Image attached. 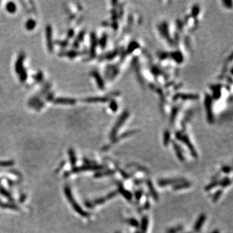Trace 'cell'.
<instances>
[{"label":"cell","instance_id":"cell-14","mask_svg":"<svg viewBox=\"0 0 233 233\" xmlns=\"http://www.w3.org/2000/svg\"><path fill=\"white\" fill-rule=\"evenodd\" d=\"M36 22L34 20L30 19L28 20L27 22L25 23V27L27 30H33L36 27Z\"/></svg>","mask_w":233,"mask_h":233},{"label":"cell","instance_id":"cell-20","mask_svg":"<svg viewBox=\"0 0 233 233\" xmlns=\"http://www.w3.org/2000/svg\"><path fill=\"white\" fill-rule=\"evenodd\" d=\"M19 74H20V79L21 81H22V82L25 81V80L27 79V72H26L25 70L23 69Z\"/></svg>","mask_w":233,"mask_h":233},{"label":"cell","instance_id":"cell-11","mask_svg":"<svg viewBox=\"0 0 233 233\" xmlns=\"http://www.w3.org/2000/svg\"><path fill=\"white\" fill-rule=\"evenodd\" d=\"M231 179L229 177H224L222 179L219 180V185L223 188H226L231 185Z\"/></svg>","mask_w":233,"mask_h":233},{"label":"cell","instance_id":"cell-25","mask_svg":"<svg viewBox=\"0 0 233 233\" xmlns=\"http://www.w3.org/2000/svg\"><path fill=\"white\" fill-rule=\"evenodd\" d=\"M135 233H141V232H140L139 230H137V231H136L135 232Z\"/></svg>","mask_w":233,"mask_h":233},{"label":"cell","instance_id":"cell-26","mask_svg":"<svg viewBox=\"0 0 233 233\" xmlns=\"http://www.w3.org/2000/svg\"><path fill=\"white\" fill-rule=\"evenodd\" d=\"M183 233H192V232H183Z\"/></svg>","mask_w":233,"mask_h":233},{"label":"cell","instance_id":"cell-15","mask_svg":"<svg viewBox=\"0 0 233 233\" xmlns=\"http://www.w3.org/2000/svg\"><path fill=\"white\" fill-rule=\"evenodd\" d=\"M183 229V227L181 225H178L174 227L170 228L167 230V233H179Z\"/></svg>","mask_w":233,"mask_h":233},{"label":"cell","instance_id":"cell-13","mask_svg":"<svg viewBox=\"0 0 233 233\" xmlns=\"http://www.w3.org/2000/svg\"><path fill=\"white\" fill-rule=\"evenodd\" d=\"M219 185V180H213V181H211V183H210L208 185H207L205 186V190L206 191H209V190H211L212 189L216 188V186H217Z\"/></svg>","mask_w":233,"mask_h":233},{"label":"cell","instance_id":"cell-22","mask_svg":"<svg viewBox=\"0 0 233 233\" xmlns=\"http://www.w3.org/2000/svg\"><path fill=\"white\" fill-rule=\"evenodd\" d=\"M117 194H118L117 191H113V192H111L109 193L108 195L107 196V197H106V199H110L111 198H115L116 195H117Z\"/></svg>","mask_w":233,"mask_h":233},{"label":"cell","instance_id":"cell-7","mask_svg":"<svg viewBox=\"0 0 233 233\" xmlns=\"http://www.w3.org/2000/svg\"><path fill=\"white\" fill-rule=\"evenodd\" d=\"M23 60H24V55L23 54H20L19 58L17 60L15 64V69L17 73L19 74L20 72L22 71L23 69Z\"/></svg>","mask_w":233,"mask_h":233},{"label":"cell","instance_id":"cell-3","mask_svg":"<svg viewBox=\"0 0 233 233\" xmlns=\"http://www.w3.org/2000/svg\"><path fill=\"white\" fill-rule=\"evenodd\" d=\"M146 184L148 186V188L149 192H150V194H151L152 198L154 199L155 201H157L158 199H159V194H158L156 190H155V188L154 187V185H153L152 181L150 179H148L146 181Z\"/></svg>","mask_w":233,"mask_h":233},{"label":"cell","instance_id":"cell-9","mask_svg":"<svg viewBox=\"0 0 233 233\" xmlns=\"http://www.w3.org/2000/svg\"><path fill=\"white\" fill-rule=\"evenodd\" d=\"M173 149H174V151L175 152L176 155H177L178 159L180 161L183 162L184 161H185V157H184L183 152L181 151L179 146L177 144H173Z\"/></svg>","mask_w":233,"mask_h":233},{"label":"cell","instance_id":"cell-23","mask_svg":"<svg viewBox=\"0 0 233 233\" xmlns=\"http://www.w3.org/2000/svg\"><path fill=\"white\" fill-rule=\"evenodd\" d=\"M73 33H74V32H73V30H70L69 31V37H72V36L73 35Z\"/></svg>","mask_w":233,"mask_h":233},{"label":"cell","instance_id":"cell-4","mask_svg":"<svg viewBox=\"0 0 233 233\" xmlns=\"http://www.w3.org/2000/svg\"><path fill=\"white\" fill-rule=\"evenodd\" d=\"M46 36L47 41V46L49 51H53V38H52V29L51 26L48 25L46 27Z\"/></svg>","mask_w":233,"mask_h":233},{"label":"cell","instance_id":"cell-19","mask_svg":"<svg viewBox=\"0 0 233 233\" xmlns=\"http://www.w3.org/2000/svg\"><path fill=\"white\" fill-rule=\"evenodd\" d=\"M135 198L136 199L137 201H139L142 198V195H143V190H137L135 192Z\"/></svg>","mask_w":233,"mask_h":233},{"label":"cell","instance_id":"cell-6","mask_svg":"<svg viewBox=\"0 0 233 233\" xmlns=\"http://www.w3.org/2000/svg\"><path fill=\"white\" fill-rule=\"evenodd\" d=\"M118 186H119L117 190L118 192H120L122 195L127 199V200H131L132 194L130 192H129L128 190H127L126 189L124 188L122 185H119Z\"/></svg>","mask_w":233,"mask_h":233},{"label":"cell","instance_id":"cell-17","mask_svg":"<svg viewBox=\"0 0 233 233\" xmlns=\"http://www.w3.org/2000/svg\"><path fill=\"white\" fill-rule=\"evenodd\" d=\"M222 193H223V191H222V190H221V189L216 191V192L214 194V195L212 198V200L213 201V202L216 203L217 201H218L219 199L220 198V197H221L222 195Z\"/></svg>","mask_w":233,"mask_h":233},{"label":"cell","instance_id":"cell-27","mask_svg":"<svg viewBox=\"0 0 233 233\" xmlns=\"http://www.w3.org/2000/svg\"><path fill=\"white\" fill-rule=\"evenodd\" d=\"M115 233H121V232H116Z\"/></svg>","mask_w":233,"mask_h":233},{"label":"cell","instance_id":"cell-5","mask_svg":"<svg viewBox=\"0 0 233 233\" xmlns=\"http://www.w3.org/2000/svg\"><path fill=\"white\" fill-rule=\"evenodd\" d=\"M192 185V183L187 181H184L183 182H181L179 183L176 184L173 186V189L174 190H181L183 189H186L190 188Z\"/></svg>","mask_w":233,"mask_h":233},{"label":"cell","instance_id":"cell-21","mask_svg":"<svg viewBox=\"0 0 233 233\" xmlns=\"http://www.w3.org/2000/svg\"><path fill=\"white\" fill-rule=\"evenodd\" d=\"M221 171L225 173H230L232 171V168L229 165H225L221 167Z\"/></svg>","mask_w":233,"mask_h":233},{"label":"cell","instance_id":"cell-18","mask_svg":"<svg viewBox=\"0 0 233 233\" xmlns=\"http://www.w3.org/2000/svg\"><path fill=\"white\" fill-rule=\"evenodd\" d=\"M129 167H133L135 168V169L137 170H139L140 171H142V172H147V170L146 168H144L143 167H142L141 165H137L135 163H133V164H131L130 166H129Z\"/></svg>","mask_w":233,"mask_h":233},{"label":"cell","instance_id":"cell-8","mask_svg":"<svg viewBox=\"0 0 233 233\" xmlns=\"http://www.w3.org/2000/svg\"><path fill=\"white\" fill-rule=\"evenodd\" d=\"M148 223H149V219L148 216H145L141 220V233H146V231L148 230Z\"/></svg>","mask_w":233,"mask_h":233},{"label":"cell","instance_id":"cell-2","mask_svg":"<svg viewBox=\"0 0 233 233\" xmlns=\"http://www.w3.org/2000/svg\"><path fill=\"white\" fill-rule=\"evenodd\" d=\"M206 217H207L206 215L205 214H200V216L198 217V219L196 220L195 225H194V231L196 232H198L200 231L202 227H203V225H204Z\"/></svg>","mask_w":233,"mask_h":233},{"label":"cell","instance_id":"cell-12","mask_svg":"<svg viewBox=\"0 0 233 233\" xmlns=\"http://www.w3.org/2000/svg\"><path fill=\"white\" fill-rule=\"evenodd\" d=\"M126 223L128 225L133 227H139L140 226L139 221L135 218H133V217H129V218L126 219Z\"/></svg>","mask_w":233,"mask_h":233},{"label":"cell","instance_id":"cell-16","mask_svg":"<svg viewBox=\"0 0 233 233\" xmlns=\"http://www.w3.org/2000/svg\"><path fill=\"white\" fill-rule=\"evenodd\" d=\"M7 10L10 13H14L16 10V6L13 2L8 3L6 7Z\"/></svg>","mask_w":233,"mask_h":233},{"label":"cell","instance_id":"cell-10","mask_svg":"<svg viewBox=\"0 0 233 233\" xmlns=\"http://www.w3.org/2000/svg\"><path fill=\"white\" fill-rule=\"evenodd\" d=\"M76 100L71 99V98H58L56 99L55 102L61 104H74Z\"/></svg>","mask_w":233,"mask_h":233},{"label":"cell","instance_id":"cell-1","mask_svg":"<svg viewBox=\"0 0 233 233\" xmlns=\"http://www.w3.org/2000/svg\"><path fill=\"white\" fill-rule=\"evenodd\" d=\"M185 181V179L183 178H167V179H161L158 181V185L161 187H164L166 186H168L170 185H176V184L179 183L181 182Z\"/></svg>","mask_w":233,"mask_h":233},{"label":"cell","instance_id":"cell-24","mask_svg":"<svg viewBox=\"0 0 233 233\" xmlns=\"http://www.w3.org/2000/svg\"><path fill=\"white\" fill-rule=\"evenodd\" d=\"M211 233H220L219 230H214L213 232H212Z\"/></svg>","mask_w":233,"mask_h":233}]
</instances>
